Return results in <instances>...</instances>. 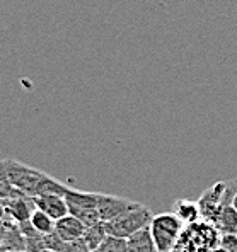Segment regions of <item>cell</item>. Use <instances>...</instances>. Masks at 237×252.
<instances>
[{
	"instance_id": "obj_15",
	"label": "cell",
	"mask_w": 237,
	"mask_h": 252,
	"mask_svg": "<svg viewBox=\"0 0 237 252\" xmlns=\"http://www.w3.org/2000/svg\"><path fill=\"white\" fill-rule=\"evenodd\" d=\"M29 223H31V227L39 233H51L55 230V220L53 218L48 217L44 211L38 210V208L33 210L31 217H29Z\"/></svg>"
},
{
	"instance_id": "obj_5",
	"label": "cell",
	"mask_w": 237,
	"mask_h": 252,
	"mask_svg": "<svg viewBox=\"0 0 237 252\" xmlns=\"http://www.w3.org/2000/svg\"><path fill=\"white\" fill-rule=\"evenodd\" d=\"M140 203L132 201L123 196H113V194H104V192H98V205L96 210L99 213V220L101 221H111L114 218L121 217V215L128 213L133 208H136Z\"/></svg>"
},
{
	"instance_id": "obj_1",
	"label": "cell",
	"mask_w": 237,
	"mask_h": 252,
	"mask_svg": "<svg viewBox=\"0 0 237 252\" xmlns=\"http://www.w3.org/2000/svg\"><path fill=\"white\" fill-rule=\"evenodd\" d=\"M183 221L172 211L154 215L149 223V230L157 252H172L177 246V240L183 235Z\"/></svg>"
},
{
	"instance_id": "obj_17",
	"label": "cell",
	"mask_w": 237,
	"mask_h": 252,
	"mask_svg": "<svg viewBox=\"0 0 237 252\" xmlns=\"http://www.w3.org/2000/svg\"><path fill=\"white\" fill-rule=\"evenodd\" d=\"M92 252H128L127 251V239H121V237L114 235H106L104 240L99 244Z\"/></svg>"
},
{
	"instance_id": "obj_6",
	"label": "cell",
	"mask_w": 237,
	"mask_h": 252,
	"mask_svg": "<svg viewBox=\"0 0 237 252\" xmlns=\"http://www.w3.org/2000/svg\"><path fill=\"white\" fill-rule=\"evenodd\" d=\"M5 201V210L7 217L14 223H22V221H28L31 217L33 210L36 208L34 198H29V196H19V198H10L3 199Z\"/></svg>"
},
{
	"instance_id": "obj_19",
	"label": "cell",
	"mask_w": 237,
	"mask_h": 252,
	"mask_svg": "<svg viewBox=\"0 0 237 252\" xmlns=\"http://www.w3.org/2000/svg\"><path fill=\"white\" fill-rule=\"evenodd\" d=\"M218 247L225 252H237V233H224L218 239Z\"/></svg>"
},
{
	"instance_id": "obj_9",
	"label": "cell",
	"mask_w": 237,
	"mask_h": 252,
	"mask_svg": "<svg viewBox=\"0 0 237 252\" xmlns=\"http://www.w3.org/2000/svg\"><path fill=\"white\" fill-rule=\"evenodd\" d=\"M64 198L67 201V206H68V213L75 210L96 208V205H98V192H86L72 186L68 188Z\"/></svg>"
},
{
	"instance_id": "obj_14",
	"label": "cell",
	"mask_w": 237,
	"mask_h": 252,
	"mask_svg": "<svg viewBox=\"0 0 237 252\" xmlns=\"http://www.w3.org/2000/svg\"><path fill=\"white\" fill-rule=\"evenodd\" d=\"M68 184H64L60 183L58 179L51 177L50 174H44L43 181L39 183V188H38V192L36 196H43V194H60V196H65V192L68 191Z\"/></svg>"
},
{
	"instance_id": "obj_13",
	"label": "cell",
	"mask_w": 237,
	"mask_h": 252,
	"mask_svg": "<svg viewBox=\"0 0 237 252\" xmlns=\"http://www.w3.org/2000/svg\"><path fill=\"white\" fill-rule=\"evenodd\" d=\"M106 235H108V232H106L104 221H98V223L91 225V227H86L84 235H82V240L86 242L87 249L92 252L96 247L99 246V244L102 242V240H104Z\"/></svg>"
},
{
	"instance_id": "obj_22",
	"label": "cell",
	"mask_w": 237,
	"mask_h": 252,
	"mask_svg": "<svg viewBox=\"0 0 237 252\" xmlns=\"http://www.w3.org/2000/svg\"><path fill=\"white\" fill-rule=\"evenodd\" d=\"M0 252H28V251H21V249H14V251H0Z\"/></svg>"
},
{
	"instance_id": "obj_20",
	"label": "cell",
	"mask_w": 237,
	"mask_h": 252,
	"mask_svg": "<svg viewBox=\"0 0 237 252\" xmlns=\"http://www.w3.org/2000/svg\"><path fill=\"white\" fill-rule=\"evenodd\" d=\"M60 252H91L87 249L86 242L82 239L77 240H70V242H65L64 247L60 249Z\"/></svg>"
},
{
	"instance_id": "obj_16",
	"label": "cell",
	"mask_w": 237,
	"mask_h": 252,
	"mask_svg": "<svg viewBox=\"0 0 237 252\" xmlns=\"http://www.w3.org/2000/svg\"><path fill=\"white\" fill-rule=\"evenodd\" d=\"M21 194L17 189L12 188L9 181V174H7V167H5V158L0 160V199H10V198H19Z\"/></svg>"
},
{
	"instance_id": "obj_10",
	"label": "cell",
	"mask_w": 237,
	"mask_h": 252,
	"mask_svg": "<svg viewBox=\"0 0 237 252\" xmlns=\"http://www.w3.org/2000/svg\"><path fill=\"white\" fill-rule=\"evenodd\" d=\"M172 213L183 221V225H196L202 220L198 203L190 201V199H177V201L174 203Z\"/></svg>"
},
{
	"instance_id": "obj_8",
	"label": "cell",
	"mask_w": 237,
	"mask_h": 252,
	"mask_svg": "<svg viewBox=\"0 0 237 252\" xmlns=\"http://www.w3.org/2000/svg\"><path fill=\"white\" fill-rule=\"evenodd\" d=\"M84 230H86V227H84L82 221L70 213L65 215V217H62L60 220L55 221V233H57L64 242L82 239Z\"/></svg>"
},
{
	"instance_id": "obj_12",
	"label": "cell",
	"mask_w": 237,
	"mask_h": 252,
	"mask_svg": "<svg viewBox=\"0 0 237 252\" xmlns=\"http://www.w3.org/2000/svg\"><path fill=\"white\" fill-rule=\"evenodd\" d=\"M213 227L217 228L220 235L224 233H237V211L232 205L224 206L213 220Z\"/></svg>"
},
{
	"instance_id": "obj_23",
	"label": "cell",
	"mask_w": 237,
	"mask_h": 252,
	"mask_svg": "<svg viewBox=\"0 0 237 252\" xmlns=\"http://www.w3.org/2000/svg\"><path fill=\"white\" fill-rule=\"evenodd\" d=\"M39 252H57V251H51V249H44V251H39Z\"/></svg>"
},
{
	"instance_id": "obj_11",
	"label": "cell",
	"mask_w": 237,
	"mask_h": 252,
	"mask_svg": "<svg viewBox=\"0 0 237 252\" xmlns=\"http://www.w3.org/2000/svg\"><path fill=\"white\" fill-rule=\"evenodd\" d=\"M127 251L128 252H157L154 240H152L149 227L142 228V230L132 233V235L128 237Z\"/></svg>"
},
{
	"instance_id": "obj_21",
	"label": "cell",
	"mask_w": 237,
	"mask_h": 252,
	"mask_svg": "<svg viewBox=\"0 0 237 252\" xmlns=\"http://www.w3.org/2000/svg\"><path fill=\"white\" fill-rule=\"evenodd\" d=\"M231 205H232V208H234V210L237 211V191H236L234 198H232V203H231Z\"/></svg>"
},
{
	"instance_id": "obj_4",
	"label": "cell",
	"mask_w": 237,
	"mask_h": 252,
	"mask_svg": "<svg viewBox=\"0 0 237 252\" xmlns=\"http://www.w3.org/2000/svg\"><path fill=\"white\" fill-rule=\"evenodd\" d=\"M152 217H154L152 211L147 208L145 205L140 203L136 208H133L132 211H128V213L121 215V217L114 218V220H111V221H104V227L109 235L128 239L132 233L149 227Z\"/></svg>"
},
{
	"instance_id": "obj_7",
	"label": "cell",
	"mask_w": 237,
	"mask_h": 252,
	"mask_svg": "<svg viewBox=\"0 0 237 252\" xmlns=\"http://www.w3.org/2000/svg\"><path fill=\"white\" fill-rule=\"evenodd\" d=\"M34 205L38 210L44 211L48 217H51L55 221L60 220L62 217L68 215V206L64 196L60 194H43V196H36L34 198Z\"/></svg>"
},
{
	"instance_id": "obj_2",
	"label": "cell",
	"mask_w": 237,
	"mask_h": 252,
	"mask_svg": "<svg viewBox=\"0 0 237 252\" xmlns=\"http://www.w3.org/2000/svg\"><path fill=\"white\" fill-rule=\"evenodd\" d=\"M236 191H237V179L218 181L212 188L206 189V191L200 196L198 201H196L200 206V213H202L203 220L213 223L218 211L224 208V206H229L232 203V198H234Z\"/></svg>"
},
{
	"instance_id": "obj_18",
	"label": "cell",
	"mask_w": 237,
	"mask_h": 252,
	"mask_svg": "<svg viewBox=\"0 0 237 252\" xmlns=\"http://www.w3.org/2000/svg\"><path fill=\"white\" fill-rule=\"evenodd\" d=\"M70 215H73L75 218H79V220L84 223V227H91V225L101 221V220H99V213H98V210H96V208L75 210V211H70Z\"/></svg>"
},
{
	"instance_id": "obj_3",
	"label": "cell",
	"mask_w": 237,
	"mask_h": 252,
	"mask_svg": "<svg viewBox=\"0 0 237 252\" xmlns=\"http://www.w3.org/2000/svg\"><path fill=\"white\" fill-rule=\"evenodd\" d=\"M5 167L12 188L17 189L21 194L29 196V198H36L39 183L43 181L46 172H43V170L36 167H29V165L14 160V158H5Z\"/></svg>"
}]
</instances>
